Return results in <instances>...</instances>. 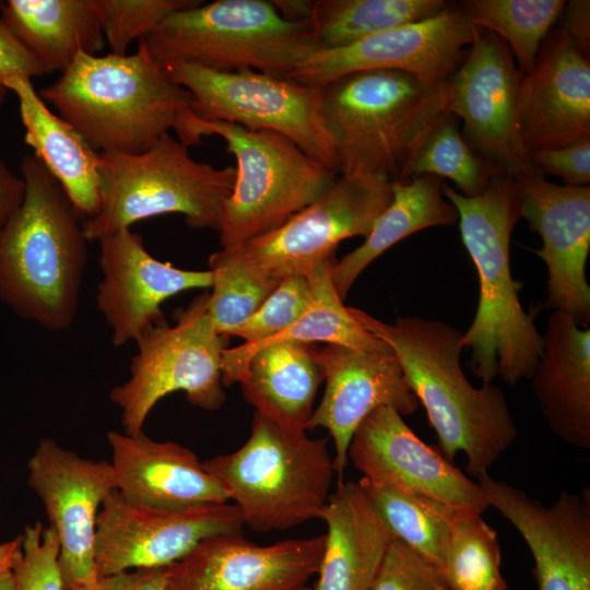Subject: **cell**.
<instances>
[{"mask_svg":"<svg viewBox=\"0 0 590 590\" xmlns=\"http://www.w3.org/2000/svg\"><path fill=\"white\" fill-rule=\"evenodd\" d=\"M353 318L385 342L398 357L404 377L424 406L442 456L462 451L467 471L477 480L518 436L505 392L496 385L474 387L461 368L462 335L450 324L422 317H398L393 323L349 307Z\"/></svg>","mask_w":590,"mask_h":590,"instance_id":"1","label":"cell"},{"mask_svg":"<svg viewBox=\"0 0 590 590\" xmlns=\"http://www.w3.org/2000/svg\"><path fill=\"white\" fill-rule=\"evenodd\" d=\"M441 191L458 212L462 244L479 278L475 316L462 335L469 365L482 385L499 376L514 386L530 377L543 349L534 312L519 299L522 284L510 268V238L521 219L514 177L498 174L474 197L442 184Z\"/></svg>","mask_w":590,"mask_h":590,"instance_id":"2","label":"cell"},{"mask_svg":"<svg viewBox=\"0 0 590 590\" xmlns=\"http://www.w3.org/2000/svg\"><path fill=\"white\" fill-rule=\"evenodd\" d=\"M20 167L24 197L0 231V299L19 316L62 331L75 319L86 266L83 217L34 154Z\"/></svg>","mask_w":590,"mask_h":590,"instance_id":"3","label":"cell"},{"mask_svg":"<svg viewBox=\"0 0 590 590\" xmlns=\"http://www.w3.org/2000/svg\"><path fill=\"white\" fill-rule=\"evenodd\" d=\"M98 153L139 154L193 113L192 96L152 57L144 38L132 55L79 54L38 92Z\"/></svg>","mask_w":590,"mask_h":590,"instance_id":"4","label":"cell"},{"mask_svg":"<svg viewBox=\"0 0 590 590\" xmlns=\"http://www.w3.org/2000/svg\"><path fill=\"white\" fill-rule=\"evenodd\" d=\"M318 87L338 175L401 181L424 138L450 114L449 79L427 82L406 72L375 69L346 73Z\"/></svg>","mask_w":590,"mask_h":590,"instance_id":"5","label":"cell"},{"mask_svg":"<svg viewBox=\"0 0 590 590\" xmlns=\"http://www.w3.org/2000/svg\"><path fill=\"white\" fill-rule=\"evenodd\" d=\"M202 464L259 533L319 519L335 473L327 438L290 432L256 411L245 444Z\"/></svg>","mask_w":590,"mask_h":590,"instance_id":"6","label":"cell"},{"mask_svg":"<svg viewBox=\"0 0 590 590\" xmlns=\"http://www.w3.org/2000/svg\"><path fill=\"white\" fill-rule=\"evenodd\" d=\"M235 181V167L217 168L192 158L169 132L139 154L98 153L101 204L83 220L87 241L138 221L169 213L191 228L219 231L223 204Z\"/></svg>","mask_w":590,"mask_h":590,"instance_id":"7","label":"cell"},{"mask_svg":"<svg viewBox=\"0 0 590 590\" xmlns=\"http://www.w3.org/2000/svg\"><path fill=\"white\" fill-rule=\"evenodd\" d=\"M144 39L162 67L184 62L278 76L318 50L309 22L284 19L271 0L202 1L169 14Z\"/></svg>","mask_w":590,"mask_h":590,"instance_id":"8","label":"cell"},{"mask_svg":"<svg viewBox=\"0 0 590 590\" xmlns=\"http://www.w3.org/2000/svg\"><path fill=\"white\" fill-rule=\"evenodd\" d=\"M217 135L236 160L235 181L219 225L222 248H234L285 223L315 201L338 175L288 138L189 116L177 138L188 148Z\"/></svg>","mask_w":590,"mask_h":590,"instance_id":"9","label":"cell"},{"mask_svg":"<svg viewBox=\"0 0 590 590\" xmlns=\"http://www.w3.org/2000/svg\"><path fill=\"white\" fill-rule=\"evenodd\" d=\"M209 293L175 312V324L162 319L146 327L134 341L130 377L110 391L121 412L123 433L143 432L148 415L164 397L182 391L189 403L217 410L226 396L222 355L229 337L219 333L208 314Z\"/></svg>","mask_w":590,"mask_h":590,"instance_id":"10","label":"cell"},{"mask_svg":"<svg viewBox=\"0 0 590 590\" xmlns=\"http://www.w3.org/2000/svg\"><path fill=\"white\" fill-rule=\"evenodd\" d=\"M392 182L384 176L337 175L315 201L281 226L240 246L222 249L274 286L293 275L307 276L334 257L342 240L369 235L392 200Z\"/></svg>","mask_w":590,"mask_h":590,"instance_id":"11","label":"cell"},{"mask_svg":"<svg viewBox=\"0 0 590 590\" xmlns=\"http://www.w3.org/2000/svg\"><path fill=\"white\" fill-rule=\"evenodd\" d=\"M163 68L191 94L198 118L282 134L335 172L318 86L253 70L215 71L184 62Z\"/></svg>","mask_w":590,"mask_h":590,"instance_id":"12","label":"cell"},{"mask_svg":"<svg viewBox=\"0 0 590 590\" xmlns=\"http://www.w3.org/2000/svg\"><path fill=\"white\" fill-rule=\"evenodd\" d=\"M523 74L509 47L479 27L467 55L449 78L450 114L463 121V138L500 173L536 174L521 141L518 109Z\"/></svg>","mask_w":590,"mask_h":590,"instance_id":"13","label":"cell"},{"mask_svg":"<svg viewBox=\"0 0 590 590\" xmlns=\"http://www.w3.org/2000/svg\"><path fill=\"white\" fill-rule=\"evenodd\" d=\"M244 527L234 504L163 509L131 503L114 491L104 500L97 517V578L132 568L167 567L202 540L243 534Z\"/></svg>","mask_w":590,"mask_h":590,"instance_id":"14","label":"cell"},{"mask_svg":"<svg viewBox=\"0 0 590 590\" xmlns=\"http://www.w3.org/2000/svg\"><path fill=\"white\" fill-rule=\"evenodd\" d=\"M27 469V482L43 502L59 541L64 586L96 582L97 517L106 497L116 491L111 463L82 458L47 437L38 444Z\"/></svg>","mask_w":590,"mask_h":590,"instance_id":"15","label":"cell"},{"mask_svg":"<svg viewBox=\"0 0 590 590\" xmlns=\"http://www.w3.org/2000/svg\"><path fill=\"white\" fill-rule=\"evenodd\" d=\"M475 26L457 4L440 13L365 38L353 45L318 50L286 78L321 86L346 73L389 69L413 74L427 82L449 79L463 61L464 48L473 42Z\"/></svg>","mask_w":590,"mask_h":590,"instance_id":"16","label":"cell"},{"mask_svg":"<svg viewBox=\"0 0 590 590\" xmlns=\"http://www.w3.org/2000/svg\"><path fill=\"white\" fill-rule=\"evenodd\" d=\"M514 182L521 219L542 240L532 252L547 269L543 306L589 327L590 187L556 185L539 174L514 177Z\"/></svg>","mask_w":590,"mask_h":590,"instance_id":"17","label":"cell"},{"mask_svg":"<svg viewBox=\"0 0 590 590\" xmlns=\"http://www.w3.org/2000/svg\"><path fill=\"white\" fill-rule=\"evenodd\" d=\"M477 484L488 506L520 533L538 590H590V489L562 492L548 506L488 474Z\"/></svg>","mask_w":590,"mask_h":590,"instance_id":"18","label":"cell"},{"mask_svg":"<svg viewBox=\"0 0 590 590\" xmlns=\"http://www.w3.org/2000/svg\"><path fill=\"white\" fill-rule=\"evenodd\" d=\"M347 459L363 476L482 514L489 506L477 482L420 439L392 408L374 410L358 425Z\"/></svg>","mask_w":590,"mask_h":590,"instance_id":"19","label":"cell"},{"mask_svg":"<svg viewBox=\"0 0 590 590\" xmlns=\"http://www.w3.org/2000/svg\"><path fill=\"white\" fill-rule=\"evenodd\" d=\"M323 545L324 534L270 545L210 536L167 566V590H302L319 570Z\"/></svg>","mask_w":590,"mask_h":590,"instance_id":"20","label":"cell"},{"mask_svg":"<svg viewBox=\"0 0 590 590\" xmlns=\"http://www.w3.org/2000/svg\"><path fill=\"white\" fill-rule=\"evenodd\" d=\"M99 268L96 305L111 328L115 347L135 341L164 319L161 305L180 292L212 287L211 270L190 271L151 256L140 234L122 228L97 240Z\"/></svg>","mask_w":590,"mask_h":590,"instance_id":"21","label":"cell"},{"mask_svg":"<svg viewBox=\"0 0 590 590\" xmlns=\"http://www.w3.org/2000/svg\"><path fill=\"white\" fill-rule=\"evenodd\" d=\"M319 362L326 388L307 429L328 432L334 445V471L342 475L353 434L366 416L381 406L408 415L417 409L418 401L393 352L327 344L319 349Z\"/></svg>","mask_w":590,"mask_h":590,"instance_id":"22","label":"cell"},{"mask_svg":"<svg viewBox=\"0 0 590 590\" xmlns=\"http://www.w3.org/2000/svg\"><path fill=\"white\" fill-rule=\"evenodd\" d=\"M518 122L528 152L590 140L589 58L560 28L550 32L523 76Z\"/></svg>","mask_w":590,"mask_h":590,"instance_id":"23","label":"cell"},{"mask_svg":"<svg viewBox=\"0 0 590 590\" xmlns=\"http://www.w3.org/2000/svg\"><path fill=\"white\" fill-rule=\"evenodd\" d=\"M116 491L127 500L154 508L186 509L225 504L229 495L197 455L173 441H157L143 432L110 430Z\"/></svg>","mask_w":590,"mask_h":590,"instance_id":"24","label":"cell"},{"mask_svg":"<svg viewBox=\"0 0 590 590\" xmlns=\"http://www.w3.org/2000/svg\"><path fill=\"white\" fill-rule=\"evenodd\" d=\"M529 379L548 427L566 444L590 448V328L553 310Z\"/></svg>","mask_w":590,"mask_h":590,"instance_id":"25","label":"cell"},{"mask_svg":"<svg viewBox=\"0 0 590 590\" xmlns=\"http://www.w3.org/2000/svg\"><path fill=\"white\" fill-rule=\"evenodd\" d=\"M319 519L327 533L314 590H369L392 535L358 483L341 480Z\"/></svg>","mask_w":590,"mask_h":590,"instance_id":"26","label":"cell"},{"mask_svg":"<svg viewBox=\"0 0 590 590\" xmlns=\"http://www.w3.org/2000/svg\"><path fill=\"white\" fill-rule=\"evenodd\" d=\"M2 84L17 98L24 140L34 155L60 184L83 220L96 215L101 204L98 152L68 121L49 109L31 79L11 76Z\"/></svg>","mask_w":590,"mask_h":590,"instance_id":"27","label":"cell"},{"mask_svg":"<svg viewBox=\"0 0 590 590\" xmlns=\"http://www.w3.org/2000/svg\"><path fill=\"white\" fill-rule=\"evenodd\" d=\"M319 349L315 343L279 341L255 350L239 384L256 412L290 432H306L324 380Z\"/></svg>","mask_w":590,"mask_h":590,"instance_id":"28","label":"cell"},{"mask_svg":"<svg viewBox=\"0 0 590 590\" xmlns=\"http://www.w3.org/2000/svg\"><path fill=\"white\" fill-rule=\"evenodd\" d=\"M0 13L44 74L62 73L106 42L94 0H8Z\"/></svg>","mask_w":590,"mask_h":590,"instance_id":"29","label":"cell"},{"mask_svg":"<svg viewBox=\"0 0 590 590\" xmlns=\"http://www.w3.org/2000/svg\"><path fill=\"white\" fill-rule=\"evenodd\" d=\"M441 186L442 180L432 175L392 182V200L365 241L332 268L333 285L342 300L359 274L390 247L421 229L458 222V212L446 201Z\"/></svg>","mask_w":590,"mask_h":590,"instance_id":"30","label":"cell"},{"mask_svg":"<svg viewBox=\"0 0 590 590\" xmlns=\"http://www.w3.org/2000/svg\"><path fill=\"white\" fill-rule=\"evenodd\" d=\"M337 260L331 257L307 275L314 290V299L305 314L280 334L256 345L241 344L227 347L222 355V381L225 386L240 382L251 353L258 347L279 341L304 343L324 342L346 347L392 352L382 341L367 332L343 305L332 281V268Z\"/></svg>","mask_w":590,"mask_h":590,"instance_id":"31","label":"cell"},{"mask_svg":"<svg viewBox=\"0 0 590 590\" xmlns=\"http://www.w3.org/2000/svg\"><path fill=\"white\" fill-rule=\"evenodd\" d=\"M447 5L444 0H316L308 22L318 50H329L432 17Z\"/></svg>","mask_w":590,"mask_h":590,"instance_id":"32","label":"cell"},{"mask_svg":"<svg viewBox=\"0 0 590 590\" xmlns=\"http://www.w3.org/2000/svg\"><path fill=\"white\" fill-rule=\"evenodd\" d=\"M357 483L391 535L442 571L458 509L364 476Z\"/></svg>","mask_w":590,"mask_h":590,"instance_id":"33","label":"cell"},{"mask_svg":"<svg viewBox=\"0 0 590 590\" xmlns=\"http://www.w3.org/2000/svg\"><path fill=\"white\" fill-rule=\"evenodd\" d=\"M565 3L564 0H465L457 7L472 26L498 36L516 57L518 70L528 75Z\"/></svg>","mask_w":590,"mask_h":590,"instance_id":"34","label":"cell"},{"mask_svg":"<svg viewBox=\"0 0 590 590\" xmlns=\"http://www.w3.org/2000/svg\"><path fill=\"white\" fill-rule=\"evenodd\" d=\"M498 174L503 173L482 157L460 133L458 118L448 114L418 145L402 180L422 175L447 178L461 194L474 197L482 193Z\"/></svg>","mask_w":590,"mask_h":590,"instance_id":"35","label":"cell"},{"mask_svg":"<svg viewBox=\"0 0 590 590\" xmlns=\"http://www.w3.org/2000/svg\"><path fill=\"white\" fill-rule=\"evenodd\" d=\"M482 514L457 510L442 567L448 590H506L496 531Z\"/></svg>","mask_w":590,"mask_h":590,"instance_id":"36","label":"cell"},{"mask_svg":"<svg viewBox=\"0 0 590 590\" xmlns=\"http://www.w3.org/2000/svg\"><path fill=\"white\" fill-rule=\"evenodd\" d=\"M213 291L209 293L208 314L219 333H229L248 319L276 287L260 280L223 249L209 258Z\"/></svg>","mask_w":590,"mask_h":590,"instance_id":"37","label":"cell"},{"mask_svg":"<svg viewBox=\"0 0 590 590\" xmlns=\"http://www.w3.org/2000/svg\"><path fill=\"white\" fill-rule=\"evenodd\" d=\"M110 54L127 55L134 39L149 36L169 14L198 0H94Z\"/></svg>","mask_w":590,"mask_h":590,"instance_id":"38","label":"cell"},{"mask_svg":"<svg viewBox=\"0 0 590 590\" xmlns=\"http://www.w3.org/2000/svg\"><path fill=\"white\" fill-rule=\"evenodd\" d=\"M312 299L314 290L308 276L286 278L229 337L244 339L245 345L259 344L292 326L309 308Z\"/></svg>","mask_w":590,"mask_h":590,"instance_id":"39","label":"cell"},{"mask_svg":"<svg viewBox=\"0 0 590 590\" xmlns=\"http://www.w3.org/2000/svg\"><path fill=\"white\" fill-rule=\"evenodd\" d=\"M11 568L15 590H64L59 563V541L51 527L28 524Z\"/></svg>","mask_w":590,"mask_h":590,"instance_id":"40","label":"cell"},{"mask_svg":"<svg viewBox=\"0 0 590 590\" xmlns=\"http://www.w3.org/2000/svg\"><path fill=\"white\" fill-rule=\"evenodd\" d=\"M447 589L441 569L391 538L369 590Z\"/></svg>","mask_w":590,"mask_h":590,"instance_id":"41","label":"cell"},{"mask_svg":"<svg viewBox=\"0 0 590 590\" xmlns=\"http://www.w3.org/2000/svg\"><path fill=\"white\" fill-rule=\"evenodd\" d=\"M528 154L536 174L558 176L567 186H589L590 140L562 148L534 150Z\"/></svg>","mask_w":590,"mask_h":590,"instance_id":"42","label":"cell"},{"mask_svg":"<svg viewBox=\"0 0 590 590\" xmlns=\"http://www.w3.org/2000/svg\"><path fill=\"white\" fill-rule=\"evenodd\" d=\"M42 75L38 63L0 17V82L11 76Z\"/></svg>","mask_w":590,"mask_h":590,"instance_id":"43","label":"cell"},{"mask_svg":"<svg viewBox=\"0 0 590 590\" xmlns=\"http://www.w3.org/2000/svg\"><path fill=\"white\" fill-rule=\"evenodd\" d=\"M64 590H167V567L122 571L87 586H64Z\"/></svg>","mask_w":590,"mask_h":590,"instance_id":"44","label":"cell"},{"mask_svg":"<svg viewBox=\"0 0 590 590\" xmlns=\"http://www.w3.org/2000/svg\"><path fill=\"white\" fill-rule=\"evenodd\" d=\"M563 30L576 48L586 57L590 56V1L570 0L565 3L560 15Z\"/></svg>","mask_w":590,"mask_h":590,"instance_id":"45","label":"cell"},{"mask_svg":"<svg viewBox=\"0 0 590 590\" xmlns=\"http://www.w3.org/2000/svg\"><path fill=\"white\" fill-rule=\"evenodd\" d=\"M25 185L0 157V231L22 203Z\"/></svg>","mask_w":590,"mask_h":590,"instance_id":"46","label":"cell"},{"mask_svg":"<svg viewBox=\"0 0 590 590\" xmlns=\"http://www.w3.org/2000/svg\"><path fill=\"white\" fill-rule=\"evenodd\" d=\"M278 12L290 21H308L312 1L271 0Z\"/></svg>","mask_w":590,"mask_h":590,"instance_id":"47","label":"cell"},{"mask_svg":"<svg viewBox=\"0 0 590 590\" xmlns=\"http://www.w3.org/2000/svg\"><path fill=\"white\" fill-rule=\"evenodd\" d=\"M20 536L0 544V574L11 570L20 551Z\"/></svg>","mask_w":590,"mask_h":590,"instance_id":"48","label":"cell"},{"mask_svg":"<svg viewBox=\"0 0 590 590\" xmlns=\"http://www.w3.org/2000/svg\"><path fill=\"white\" fill-rule=\"evenodd\" d=\"M0 590H15L14 578L11 570L0 574Z\"/></svg>","mask_w":590,"mask_h":590,"instance_id":"49","label":"cell"},{"mask_svg":"<svg viewBox=\"0 0 590 590\" xmlns=\"http://www.w3.org/2000/svg\"><path fill=\"white\" fill-rule=\"evenodd\" d=\"M8 93V88L0 82V108L4 104Z\"/></svg>","mask_w":590,"mask_h":590,"instance_id":"50","label":"cell"},{"mask_svg":"<svg viewBox=\"0 0 590 590\" xmlns=\"http://www.w3.org/2000/svg\"><path fill=\"white\" fill-rule=\"evenodd\" d=\"M302 590H314L312 587H309V586H306L305 588H303Z\"/></svg>","mask_w":590,"mask_h":590,"instance_id":"51","label":"cell"},{"mask_svg":"<svg viewBox=\"0 0 590 590\" xmlns=\"http://www.w3.org/2000/svg\"><path fill=\"white\" fill-rule=\"evenodd\" d=\"M442 590H448V589H442Z\"/></svg>","mask_w":590,"mask_h":590,"instance_id":"52","label":"cell"}]
</instances>
